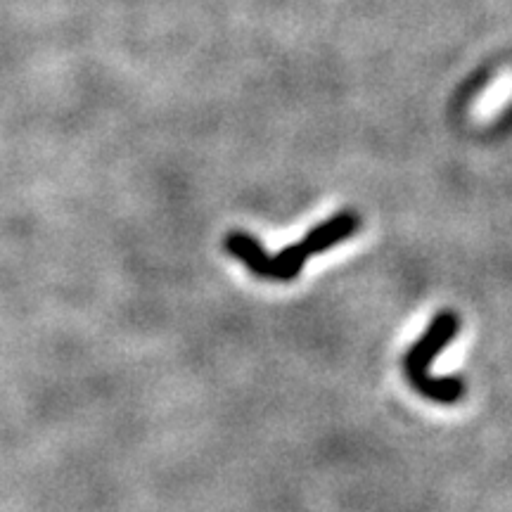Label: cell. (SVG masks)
<instances>
[{
    "label": "cell",
    "instance_id": "6da1fadb",
    "mask_svg": "<svg viewBox=\"0 0 512 512\" xmlns=\"http://www.w3.org/2000/svg\"><path fill=\"white\" fill-rule=\"evenodd\" d=\"M358 226H361V219H358L356 211L344 209L332 216V219L313 226L302 240L294 242V245L275 256L266 254L264 245L254 235L242 233V230L228 233L226 240H223V247H226L228 254H233L235 259L242 261L247 266V271L254 273L256 278L290 283V280L302 273L304 264L311 256L328 252L337 242L349 240L358 230Z\"/></svg>",
    "mask_w": 512,
    "mask_h": 512
},
{
    "label": "cell",
    "instance_id": "7a4b0ae2",
    "mask_svg": "<svg viewBox=\"0 0 512 512\" xmlns=\"http://www.w3.org/2000/svg\"><path fill=\"white\" fill-rule=\"evenodd\" d=\"M460 318L456 313L444 311L432 318L430 328L425 330L418 342L413 344L403 358V373L415 392L434 403H458L465 396V384L460 377H434L430 375V363L437 358L446 344L458 335Z\"/></svg>",
    "mask_w": 512,
    "mask_h": 512
}]
</instances>
